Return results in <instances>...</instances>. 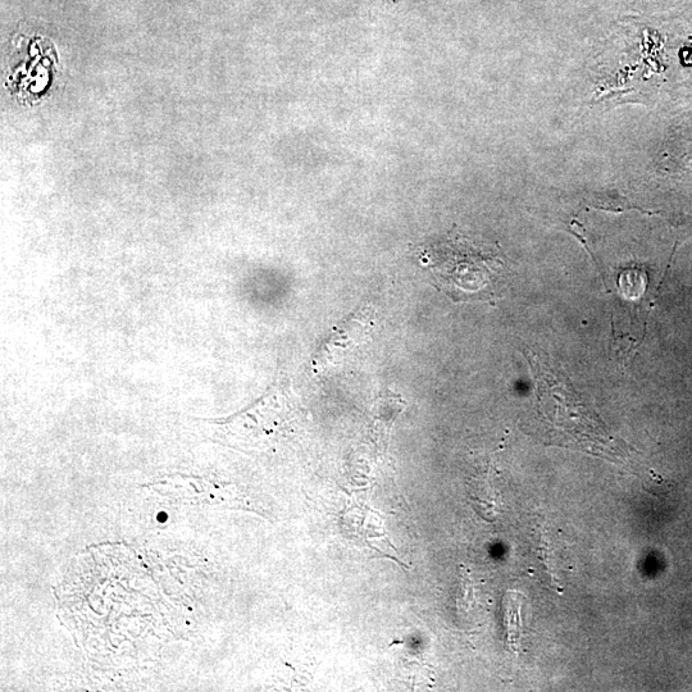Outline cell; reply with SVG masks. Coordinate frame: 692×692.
Listing matches in <instances>:
<instances>
[{
  "mask_svg": "<svg viewBox=\"0 0 692 692\" xmlns=\"http://www.w3.org/2000/svg\"><path fill=\"white\" fill-rule=\"evenodd\" d=\"M414 254L432 284L453 302H491L498 297L504 270L498 249L450 232L418 245Z\"/></svg>",
  "mask_w": 692,
  "mask_h": 692,
  "instance_id": "cell-1",
  "label": "cell"
},
{
  "mask_svg": "<svg viewBox=\"0 0 692 692\" xmlns=\"http://www.w3.org/2000/svg\"><path fill=\"white\" fill-rule=\"evenodd\" d=\"M522 600L523 596L514 591H509L504 598V623L507 630L508 645L513 651L519 648V640L522 634Z\"/></svg>",
  "mask_w": 692,
  "mask_h": 692,
  "instance_id": "cell-2",
  "label": "cell"
},
{
  "mask_svg": "<svg viewBox=\"0 0 692 692\" xmlns=\"http://www.w3.org/2000/svg\"><path fill=\"white\" fill-rule=\"evenodd\" d=\"M475 600V585H473L470 569L461 567L457 591V607L459 612L466 613L471 609Z\"/></svg>",
  "mask_w": 692,
  "mask_h": 692,
  "instance_id": "cell-3",
  "label": "cell"
}]
</instances>
